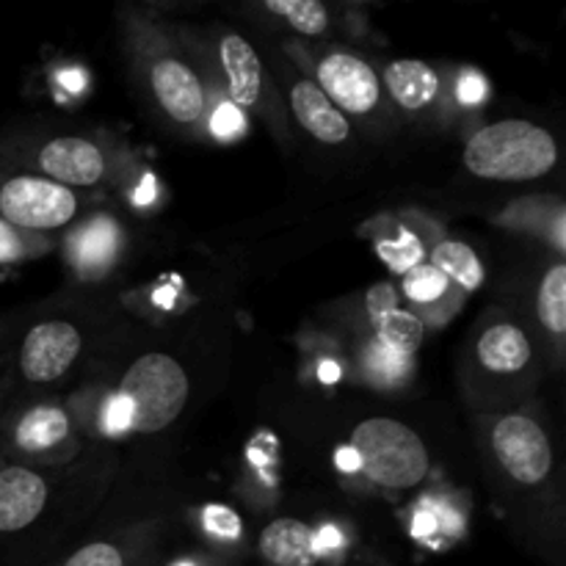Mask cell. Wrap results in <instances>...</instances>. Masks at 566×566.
I'll use <instances>...</instances> for the list:
<instances>
[{
	"instance_id": "cell-1",
	"label": "cell",
	"mask_w": 566,
	"mask_h": 566,
	"mask_svg": "<svg viewBox=\"0 0 566 566\" xmlns=\"http://www.w3.org/2000/svg\"><path fill=\"white\" fill-rule=\"evenodd\" d=\"M558 149L551 133L525 119H503L475 133L464 147V166L475 177L525 182L556 166Z\"/></svg>"
},
{
	"instance_id": "cell-2",
	"label": "cell",
	"mask_w": 566,
	"mask_h": 566,
	"mask_svg": "<svg viewBox=\"0 0 566 566\" xmlns=\"http://www.w3.org/2000/svg\"><path fill=\"white\" fill-rule=\"evenodd\" d=\"M357 468L387 490H412L429 473V448L409 426L392 418H368L354 429Z\"/></svg>"
},
{
	"instance_id": "cell-3",
	"label": "cell",
	"mask_w": 566,
	"mask_h": 566,
	"mask_svg": "<svg viewBox=\"0 0 566 566\" xmlns=\"http://www.w3.org/2000/svg\"><path fill=\"white\" fill-rule=\"evenodd\" d=\"M186 370L169 354H144L122 379L116 396L127 403L130 412V431L153 434L175 423L188 401Z\"/></svg>"
},
{
	"instance_id": "cell-4",
	"label": "cell",
	"mask_w": 566,
	"mask_h": 566,
	"mask_svg": "<svg viewBox=\"0 0 566 566\" xmlns=\"http://www.w3.org/2000/svg\"><path fill=\"white\" fill-rule=\"evenodd\" d=\"M75 210V193L48 177L20 175L0 186V219L17 230H55L72 221Z\"/></svg>"
},
{
	"instance_id": "cell-5",
	"label": "cell",
	"mask_w": 566,
	"mask_h": 566,
	"mask_svg": "<svg viewBox=\"0 0 566 566\" xmlns=\"http://www.w3.org/2000/svg\"><path fill=\"white\" fill-rule=\"evenodd\" d=\"M492 451L517 484L534 486L551 475L553 448L536 420L525 415H509L492 429Z\"/></svg>"
},
{
	"instance_id": "cell-6",
	"label": "cell",
	"mask_w": 566,
	"mask_h": 566,
	"mask_svg": "<svg viewBox=\"0 0 566 566\" xmlns=\"http://www.w3.org/2000/svg\"><path fill=\"white\" fill-rule=\"evenodd\" d=\"M318 88L337 111L368 114L379 105V77L374 66L348 53H332L318 64Z\"/></svg>"
},
{
	"instance_id": "cell-7",
	"label": "cell",
	"mask_w": 566,
	"mask_h": 566,
	"mask_svg": "<svg viewBox=\"0 0 566 566\" xmlns=\"http://www.w3.org/2000/svg\"><path fill=\"white\" fill-rule=\"evenodd\" d=\"M81 354V332L66 321L33 326L22 340L20 368L28 381H53L70 370Z\"/></svg>"
},
{
	"instance_id": "cell-8",
	"label": "cell",
	"mask_w": 566,
	"mask_h": 566,
	"mask_svg": "<svg viewBox=\"0 0 566 566\" xmlns=\"http://www.w3.org/2000/svg\"><path fill=\"white\" fill-rule=\"evenodd\" d=\"M48 503V484L28 468L0 470V534H17L36 523Z\"/></svg>"
},
{
	"instance_id": "cell-9",
	"label": "cell",
	"mask_w": 566,
	"mask_h": 566,
	"mask_svg": "<svg viewBox=\"0 0 566 566\" xmlns=\"http://www.w3.org/2000/svg\"><path fill=\"white\" fill-rule=\"evenodd\" d=\"M39 166H42L44 175L53 177V182L70 188L94 186L103 177L105 160L103 153L86 138L64 136L44 144L42 153H39Z\"/></svg>"
},
{
	"instance_id": "cell-10",
	"label": "cell",
	"mask_w": 566,
	"mask_h": 566,
	"mask_svg": "<svg viewBox=\"0 0 566 566\" xmlns=\"http://www.w3.org/2000/svg\"><path fill=\"white\" fill-rule=\"evenodd\" d=\"M153 92L160 108L180 125H191L205 111V88L191 66L164 59L153 66Z\"/></svg>"
},
{
	"instance_id": "cell-11",
	"label": "cell",
	"mask_w": 566,
	"mask_h": 566,
	"mask_svg": "<svg viewBox=\"0 0 566 566\" xmlns=\"http://www.w3.org/2000/svg\"><path fill=\"white\" fill-rule=\"evenodd\" d=\"M291 108L298 125L318 142L340 144L352 133L346 114L332 105V99L321 92L318 83L298 81L291 92Z\"/></svg>"
},
{
	"instance_id": "cell-12",
	"label": "cell",
	"mask_w": 566,
	"mask_h": 566,
	"mask_svg": "<svg viewBox=\"0 0 566 566\" xmlns=\"http://www.w3.org/2000/svg\"><path fill=\"white\" fill-rule=\"evenodd\" d=\"M122 249V232L114 219L97 216L88 219L86 224L77 227L70 238V258L72 265L83 276H99L105 269H111Z\"/></svg>"
},
{
	"instance_id": "cell-13",
	"label": "cell",
	"mask_w": 566,
	"mask_h": 566,
	"mask_svg": "<svg viewBox=\"0 0 566 566\" xmlns=\"http://www.w3.org/2000/svg\"><path fill=\"white\" fill-rule=\"evenodd\" d=\"M260 553L271 566H313L318 562L315 531L298 520H274L260 534Z\"/></svg>"
},
{
	"instance_id": "cell-14",
	"label": "cell",
	"mask_w": 566,
	"mask_h": 566,
	"mask_svg": "<svg viewBox=\"0 0 566 566\" xmlns=\"http://www.w3.org/2000/svg\"><path fill=\"white\" fill-rule=\"evenodd\" d=\"M221 64H224L227 83H230V97L235 105H254L263 88V64L258 53L243 36H227L221 42Z\"/></svg>"
},
{
	"instance_id": "cell-15",
	"label": "cell",
	"mask_w": 566,
	"mask_h": 566,
	"mask_svg": "<svg viewBox=\"0 0 566 566\" xmlns=\"http://www.w3.org/2000/svg\"><path fill=\"white\" fill-rule=\"evenodd\" d=\"M385 83L398 105L407 111H420L440 92V77L429 64L418 59L392 61L385 70Z\"/></svg>"
},
{
	"instance_id": "cell-16",
	"label": "cell",
	"mask_w": 566,
	"mask_h": 566,
	"mask_svg": "<svg viewBox=\"0 0 566 566\" xmlns=\"http://www.w3.org/2000/svg\"><path fill=\"white\" fill-rule=\"evenodd\" d=\"M479 359L495 374H517L528 365L531 343L523 329L512 324H497L479 340Z\"/></svg>"
},
{
	"instance_id": "cell-17",
	"label": "cell",
	"mask_w": 566,
	"mask_h": 566,
	"mask_svg": "<svg viewBox=\"0 0 566 566\" xmlns=\"http://www.w3.org/2000/svg\"><path fill=\"white\" fill-rule=\"evenodd\" d=\"M448 282H457L464 291H479L484 285V263L462 241H442L431 252V263Z\"/></svg>"
},
{
	"instance_id": "cell-18",
	"label": "cell",
	"mask_w": 566,
	"mask_h": 566,
	"mask_svg": "<svg viewBox=\"0 0 566 566\" xmlns=\"http://www.w3.org/2000/svg\"><path fill=\"white\" fill-rule=\"evenodd\" d=\"M66 434H70L66 415L55 407H39L28 412L17 426V446L28 453L48 451V448L64 442Z\"/></svg>"
},
{
	"instance_id": "cell-19",
	"label": "cell",
	"mask_w": 566,
	"mask_h": 566,
	"mask_svg": "<svg viewBox=\"0 0 566 566\" xmlns=\"http://www.w3.org/2000/svg\"><path fill=\"white\" fill-rule=\"evenodd\" d=\"M376 324V340L381 346L392 348V352H401L407 357H415L423 343V321L418 315L407 313V310H392V313L381 315V318L374 321Z\"/></svg>"
},
{
	"instance_id": "cell-20",
	"label": "cell",
	"mask_w": 566,
	"mask_h": 566,
	"mask_svg": "<svg viewBox=\"0 0 566 566\" xmlns=\"http://www.w3.org/2000/svg\"><path fill=\"white\" fill-rule=\"evenodd\" d=\"M539 321L553 332L564 335L566 332V265H553L539 285V298H536Z\"/></svg>"
},
{
	"instance_id": "cell-21",
	"label": "cell",
	"mask_w": 566,
	"mask_h": 566,
	"mask_svg": "<svg viewBox=\"0 0 566 566\" xmlns=\"http://www.w3.org/2000/svg\"><path fill=\"white\" fill-rule=\"evenodd\" d=\"M365 374L370 376L379 385H401L412 376L415 370V357H407L401 352H392V348L381 346L379 340L370 343L363 354Z\"/></svg>"
},
{
	"instance_id": "cell-22",
	"label": "cell",
	"mask_w": 566,
	"mask_h": 566,
	"mask_svg": "<svg viewBox=\"0 0 566 566\" xmlns=\"http://www.w3.org/2000/svg\"><path fill=\"white\" fill-rule=\"evenodd\" d=\"M265 9L271 14L285 17L296 31L307 33V36H318L329 25V11L318 0H265Z\"/></svg>"
},
{
	"instance_id": "cell-23",
	"label": "cell",
	"mask_w": 566,
	"mask_h": 566,
	"mask_svg": "<svg viewBox=\"0 0 566 566\" xmlns=\"http://www.w3.org/2000/svg\"><path fill=\"white\" fill-rule=\"evenodd\" d=\"M451 282L434 269V265H415L412 271L403 274V296L415 304H434L440 298H446Z\"/></svg>"
},
{
	"instance_id": "cell-24",
	"label": "cell",
	"mask_w": 566,
	"mask_h": 566,
	"mask_svg": "<svg viewBox=\"0 0 566 566\" xmlns=\"http://www.w3.org/2000/svg\"><path fill=\"white\" fill-rule=\"evenodd\" d=\"M376 252H379V258L385 260L392 271H398V274H407L415 265L423 263V243H420V238L412 235L409 230H401L398 238H392V241H387V238L379 241L376 243Z\"/></svg>"
},
{
	"instance_id": "cell-25",
	"label": "cell",
	"mask_w": 566,
	"mask_h": 566,
	"mask_svg": "<svg viewBox=\"0 0 566 566\" xmlns=\"http://www.w3.org/2000/svg\"><path fill=\"white\" fill-rule=\"evenodd\" d=\"M64 566H125V553L108 542H94L72 553Z\"/></svg>"
},
{
	"instance_id": "cell-26",
	"label": "cell",
	"mask_w": 566,
	"mask_h": 566,
	"mask_svg": "<svg viewBox=\"0 0 566 566\" xmlns=\"http://www.w3.org/2000/svg\"><path fill=\"white\" fill-rule=\"evenodd\" d=\"M241 517H238L232 509L227 506H208L205 509V531H208L210 536H216V539H224V542H232L241 536Z\"/></svg>"
},
{
	"instance_id": "cell-27",
	"label": "cell",
	"mask_w": 566,
	"mask_h": 566,
	"mask_svg": "<svg viewBox=\"0 0 566 566\" xmlns=\"http://www.w3.org/2000/svg\"><path fill=\"white\" fill-rule=\"evenodd\" d=\"M25 254H28V247H25V238H22V232L0 219V265L17 263V260L25 258Z\"/></svg>"
},
{
	"instance_id": "cell-28",
	"label": "cell",
	"mask_w": 566,
	"mask_h": 566,
	"mask_svg": "<svg viewBox=\"0 0 566 566\" xmlns=\"http://www.w3.org/2000/svg\"><path fill=\"white\" fill-rule=\"evenodd\" d=\"M103 429L108 431V434H125V431H130V412H127V403L122 401L116 392L108 398V403H105Z\"/></svg>"
},
{
	"instance_id": "cell-29",
	"label": "cell",
	"mask_w": 566,
	"mask_h": 566,
	"mask_svg": "<svg viewBox=\"0 0 566 566\" xmlns=\"http://www.w3.org/2000/svg\"><path fill=\"white\" fill-rule=\"evenodd\" d=\"M210 127H213V133L219 138H232V136H241L243 130V116L241 111L235 108V105H219V111H216L213 122H210Z\"/></svg>"
},
{
	"instance_id": "cell-30",
	"label": "cell",
	"mask_w": 566,
	"mask_h": 566,
	"mask_svg": "<svg viewBox=\"0 0 566 566\" xmlns=\"http://www.w3.org/2000/svg\"><path fill=\"white\" fill-rule=\"evenodd\" d=\"M396 310V291H392V285H387V282H381V285L370 287L368 293V315L370 318H381V315L392 313Z\"/></svg>"
},
{
	"instance_id": "cell-31",
	"label": "cell",
	"mask_w": 566,
	"mask_h": 566,
	"mask_svg": "<svg viewBox=\"0 0 566 566\" xmlns=\"http://www.w3.org/2000/svg\"><path fill=\"white\" fill-rule=\"evenodd\" d=\"M486 94V83L479 72H464L462 81H459V99L462 103H481Z\"/></svg>"
},
{
	"instance_id": "cell-32",
	"label": "cell",
	"mask_w": 566,
	"mask_h": 566,
	"mask_svg": "<svg viewBox=\"0 0 566 566\" xmlns=\"http://www.w3.org/2000/svg\"><path fill=\"white\" fill-rule=\"evenodd\" d=\"M321 379L335 381L337 379V368H335V365H321Z\"/></svg>"
},
{
	"instance_id": "cell-33",
	"label": "cell",
	"mask_w": 566,
	"mask_h": 566,
	"mask_svg": "<svg viewBox=\"0 0 566 566\" xmlns=\"http://www.w3.org/2000/svg\"><path fill=\"white\" fill-rule=\"evenodd\" d=\"M64 81L70 83L72 88H77V75H72V72H66V75H64Z\"/></svg>"
},
{
	"instance_id": "cell-34",
	"label": "cell",
	"mask_w": 566,
	"mask_h": 566,
	"mask_svg": "<svg viewBox=\"0 0 566 566\" xmlns=\"http://www.w3.org/2000/svg\"><path fill=\"white\" fill-rule=\"evenodd\" d=\"M175 566H193L191 562H180V564H175Z\"/></svg>"
}]
</instances>
